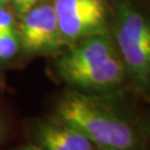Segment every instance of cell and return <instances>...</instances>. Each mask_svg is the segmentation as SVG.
<instances>
[{
	"instance_id": "cell-1",
	"label": "cell",
	"mask_w": 150,
	"mask_h": 150,
	"mask_svg": "<svg viewBox=\"0 0 150 150\" xmlns=\"http://www.w3.org/2000/svg\"><path fill=\"white\" fill-rule=\"evenodd\" d=\"M51 119L81 132L100 150L144 149L138 126L92 93H64L56 103Z\"/></svg>"
},
{
	"instance_id": "cell-2",
	"label": "cell",
	"mask_w": 150,
	"mask_h": 150,
	"mask_svg": "<svg viewBox=\"0 0 150 150\" xmlns=\"http://www.w3.org/2000/svg\"><path fill=\"white\" fill-rule=\"evenodd\" d=\"M56 70L74 90L92 95L118 88L128 76L117 43L107 31L74 43L56 61Z\"/></svg>"
},
{
	"instance_id": "cell-3",
	"label": "cell",
	"mask_w": 150,
	"mask_h": 150,
	"mask_svg": "<svg viewBox=\"0 0 150 150\" xmlns=\"http://www.w3.org/2000/svg\"><path fill=\"white\" fill-rule=\"evenodd\" d=\"M115 41L127 75L139 91L150 89V22L128 2L117 8Z\"/></svg>"
},
{
	"instance_id": "cell-4",
	"label": "cell",
	"mask_w": 150,
	"mask_h": 150,
	"mask_svg": "<svg viewBox=\"0 0 150 150\" xmlns=\"http://www.w3.org/2000/svg\"><path fill=\"white\" fill-rule=\"evenodd\" d=\"M60 32L67 45L106 31L105 0H54Z\"/></svg>"
},
{
	"instance_id": "cell-5",
	"label": "cell",
	"mask_w": 150,
	"mask_h": 150,
	"mask_svg": "<svg viewBox=\"0 0 150 150\" xmlns=\"http://www.w3.org/2000/svg\"><path fill=\"white\" fill-rule=\"evenodd\" d=\"M18 33L21 47L29 54H50L67 46L50 4H39L25 13Z\"/></svg>"
},
{
	"instance_id": "cell-6",
	"label": "cell",
	"mask_w": 150,
	"mask_h": 150,
	"mask_svg": "<svg viewBox=\"0 0 150 150\" xmlns=\"http://www.w3.org/2000/svg\"><path fill=\"white\" fill-rule=\"evenodd\" d=\"M32 134L35 144L42 147L45 150H69L57 134L54 122L51 119L36 123L32 128Z\"/></svg>"
},
{
	"instance_id": "cell-7",
	"label": "cell",
	"mask_w": 150,
	"mask_h": 150,
	"mask_svg": "<svg viewBox=\"0 0 150 150\" xmlns=\"http://www.w3.org/2000/svg\"><path fill=\"white\" fill-rule=\"evenodd\" d=\"M20 47L21 43L17 28L0 32V61L13 58Z\"/></svg>"
},
{
	"instance_id": "cell-8",
	"label": "cell",
	"mask_w": 150,
	"mask_h": 150,
	"mask_svg": "<svg viewBox=\"0 0 150 150\" xmlns=\"http://www.w3.org/2000/svg\"><path fill=\"white\" fill-rule=\"evenodd\" d=\"M41 0H10L11 5L13 6V9L16 13L21 18L25 13L32 9L33 7L40 4Z\"/></svg>"
},
{
	"instance_id": "cell-9",
	"label": "cell",
	"mask_w": 150,
	"mask_h": 150,
	"mask_svg": "<svg viewBox=\"0 0 150 150\" xmlns=\"http://www.w3.org/2000/svg\"><path fill=\"white\" fill-rule=\"evenodd\" d=\"M15 20L9 10H7L5 6L0 5V32L15 29Z\"/></svg>"
},
{
	"instance_id": "cell-10",
	"label": "cell",
	"mask_w": 150,
	"mask_h": 150,
	"mask_svg": "<svg viewBox=\"0 0 150 150\" xmlns=\"http://www.w3.org/2000/svg\"><path fill=\"white\" fill-rule=\"evenodd\" d=\"M13 150H45L42 147L38 146L37 144H32V145H27V146H22L20 148H17Z\"/></svg>"
},
{
	"instance_id": "cell-11",
	"label": "cell",
	"mask_w": 150,
	"mask_h": 150,
	"mask_svg": "<svg viewBox=\"0 0 150 150\" xmlns=\"http://www.w3.org/2000/svg\"><path fill=\"white\" fill-rule=\"evenodd\" d=\"M2 134H4V123H2V120L0 118V140L2 138Z\"/></svg>"
},
{
	"instance_id": "cell-12",
	"label": "cell",
	"mask_w": 150,
	"mask_h": 150,
	"mask_svg": "<svg viewBox=\"0 0 150 150\" xmlns=\"http://www.w3.org/2000/svg\"><path fill=\"white\" fill-rule=\"evenodd\" d=\"M8 4H10V0H0V5L6 6L8 5Z\"/></svg>"
}]
</instances>
